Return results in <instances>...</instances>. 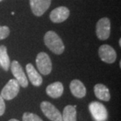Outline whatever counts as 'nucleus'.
Listing matches in <instances>:
<instances>
[{
    "label": "nucleus",
    "instance_id": "nucleus-1",
    "mask_svg": "<svg viewBox=\"0 0 121 121\" xmlns=\"http://www.w3.org/2000/svg\"><path fill=\"white\" fill-rule=\"evenodd\" d=\"M45 45L55 54H61L65 50V45L60 36L54 31H49L44 35Z\"/></svg>",
    "mask_w": 121,
    "mask_h": 121
},
{
    "label": "nucleus",
    "instance_id": "nucleus-2",
    "mask_svg": "<svg viewBox=\"0 0 121 121\" xmlns=\"http://www.w3.org/2000/svg\"><path fill=\"white\" fill-rule=\"evenodd\" d=\"M89 111L94 121H106L108 119L107 109L99 101H92L89 104Z\"/></svg>",
    "mask_w": 121,
    "mask_h": 121
},
{
    "label": "nucleus",
    "instance_id": "nucleus-3",
    "mask_svg": "<svg viewBox=\"0 0 121 121\" xmlns=\"http://www.w3.org/2000/svg\"><path fill=\"white\" fill-rule=\"evenodd\" d=\"M36 66L41 74L47 76L52 71V62L49 55L45 52L39 53L35 59Z\"/></svg>",
    "mask_w": 121,
    "mask_h": 121
},
{
    "label": "nucleus",
    "instance_id": "nucleus-4",
    "mask_svg": "<svg viewBox=\"0 0 121 121\" xmlns=\"http://www.w3.org/2000/svg\"><path fill=\"white\" fill-rule=\"evenodd\" d=\"M111 33V21L108 17H102L96 24V35L100 40H106Z\"/></svg>",
    "mask_w": 121,
    "mask_h": 121
},
{
    "label": "nucleus",
    "instance_id": "nucleus-5",
    "mask_svg": "<svg viewBox=\"0 0 121 121\" xmlns=\"http://www.w3.org/2000/svg\"><path fill=\"white\" fill-rule=\"evenodd\" d=\"M42 112L51 121H62V116L60 111L49 101H43L40 105Z\"/></svg>",
    "mask_w": 121,
    "mask_h": 121
},
{
    "label": "nucleus",
    "instance_id": "nucleus-6",
    "mask_svg": "<svg viewBox=\"0 0 121 121\" xmlns=\"http://www.w3.org/2000/svg\"><path fill=\"white\" fill-rule=\"evenodd\" d=\"M20 91V85L15 79H11L2 88L1 95L5 100H12L17 95Z\"/></svg>",
    "mask_w": 121,
    "mask_h": 121
},
{
    "label": "nucleus",
    "instance_id": "nucleus-7",
    "mask_svg": "<svg viewBox=\"0 0 121 121\" xmlns=\"http://www.w3.org/2000/svg\"><path fill=\"white\" fill-rule=\"evenodd\" d=\"M11 72L13 73V76L15 77V79L17 81L19 85L22 87L25 88L28 85V80L27 76H25L23 68L20 65L17 60H13L11 63Z\"/></svg>",
    "mask_w": 121,
    "mask_h": 121
},
{
    "label": "nucleus",
    "instance_id": "nucleus-8",
    "mask_svg": "<svg viewBox=\"0 0 121 121\" xmlns=\"http://www.w3.org/2000/svg\"><path fill=\"white\" fill-rule=\"evenodd\" d=\"M98 55L102 61L112 64L117 60V52L109 45H101L98 49Z\"/></svg>",
    "mask_w": 121,
    "mask_h": 121
},
{
    "label": "nucleus",
    "instance_id": "nucleus-9",
    "mask_svg": "<svg viewBox=\"0 0 121 121\" xmlns=\"http://www.w3.org/2000/svg\"><path fill=\"white\" fill-rule=\"evenodd\" d=\"M29 3L34 15L40 17L49 9L51 0H29Z\"/></svg>",
    "mask_w": 121,
    "mask_h": 121
},
{
    "label": "nucleus",
    "instance_id": "nucleus-10",
    "mask_svg": "<svg viewBox=\"0 0 121 121\" xmlns=\"http://www.w3.org/2000/svg\"><path fill=\"white\" fill-rule=\"evenodd\" d=\"M70 11L65 6H58L53 9L50 14V19L54 23H61L69 17Z\"/></svg>",
    "mask_w": 121,
    "mask_h": 121
},
{
    "label": "nucleus",
    "instance_id": "nucleus-11",
    "mask_svg": "<svg viewBox=\"0 0 121 121\" xmlns=\"http://www.w3.org/2000/svg\"><path fill=\"white\" fill-rule=\"evenodd\" d=\"M70 91L72 94L78 98H82L86 95V89L84 84L79 79H74L70 83Z\"/></svg>",
    "mask_w": 121,
    "mask_h": 121
},
{
    "label": "nucleus",
    "instance_id": "nucleus-12",
    "mask_svg": "<svg viewBox=\"0 0 121 121\" xmlns=\"http://www.w3.org/2000/svg\"><path fill=\"white\" fill-rule=\"evenodd\" d=\"M26 71L31 84L35 86H39L43 83V78L40 74L36 71L35 67L31 64H28L26 65Z\"/></svg>",
    "mask_w": 121,
    "mask_h": 121
},
{
    "label": "nucleus",
    "instance_id": "nucleus-13",
    "mask_svg": "<svg viewBox=\"0 0 121 121\" xmlns=\"http://www.w3.org/2000/svg\"><path fill=\"white\" fill-rule=\"evenodd\" d=\"M47 95L52 98H58L62 95L64 91V86L60 82H54L50 84L46 89Z\"/></svg>",
    "mask_w": 121,
    "mask_h": 121
},
{
    "label": "nucleus",
    "instance_id": "nucleus-14",
    "mask_svg": "<svg viewBox=\"0 0 121 121\" xmlns=\"http://www.w3.org/2000/svg\"><path fill=\"white\" fill-rule=\"evenodd\" d=\"M94 94H95V96L99 100L105 101H108L110 100L109 90L104 84L101 83L96 84L94 86Z\"/></svg>",
    "mask_w": 121,
    "mask_h": 121
},
{
    "label": "nucleus",
    "instance_id": "nucleus-15",
    "mask_svg": "<svg viewBox=\"0 0 121 121\" xmlns=\"http://www.w3.org/2000/svg\"><path fill=\"white\" fill-rule=\"evenodd\" d=\"M0 65L5 71H8L10 67V60L7 54V48L5 46H0Z\"/></svg>",
    "mask_w": 121,
    "mask_h": 121
},
{
    "label": "nucleus",
    "instance_id": "nucleus-16",
    "mask_svg": "<svg viewBox=\"0 0 121 121\" xmlns=\"http://www.w3.org/2000/svg\"><path fill=\"white\" fill-rule=\"evenodd\" d=\"M62 121H76V110L72 105L65 106L62 113Z\"/></svg>",
    "mask_w": 121,
    "mask_h": 121
},
{
    "label": "nucleus",
    "instance_id": "nucleus-17",
    "mask_svg": "<svg viewBox=\"0 0 121 121\" xmlns=\"http://www.w3.org/2000/svg\"><path fill=\"white\" fill-rule=\"evenodd\" d=\"M22 119L23 121H43L39 116L31 112H25L23 114Z\"/></svg>",
    "mask_w": 121,
    "mask_h": 121
},
{
    "label": "nucleus",
    "instance_id": "nucleus-18",
    "mask_svg": "<svg viewBox=\"0 0 121 121\" xmlns=\"http://www.w3.org/2000/svg\"><path fill=\"white\" fill-rule=\"evenodd\" d=\"M9 33H10V30L9 27L0 25V40L6 39L9 36Z\"/></svg>",
    "mask_w": 121,
    "mask_h": 121
},
{
    "label": "nucleus",
    "instance_id": "nucleus-19",
    "mask_svg": "<svg viewBox=\"0 0 121 121\" xmlns=\"http://www.w3.org/2000/svg\"><path fill=\"white\" fill-rule=\"evenodd\" d=\"M5 110H6V104H5L4 99L0 95V117L4 114Z\"/></svg>",
    "mask_w": 121,
    "mask_h": 121
},
{
    "label": "nucleus",
    "instance_id": "nucleus-20",
    "mask_svg": "<svg viewBox=\"0 0 121 121\" xmlns=\"http://www.w3.org/2000/svg\"><path fill=\"white\" fill-rule=\"evenodd\" d=\"M9 121H19V120H16V119H11V120H9Z\"/></svg>",
    "mask_w": 121,
    "mask_h": 121
},
{
    "label": "nucleus",
    "instance_id": "nucleus-21",
    "mask_svg": "<svg viewBox=\"0 0 121 121\" xmlns=\"http://www.w3.org/2000/svg\"><path fill=\"white\" fill-rule=\"evenodd\" d=\"M119 44H120V46H121V39H120V40H119Z\"/></svg>",
    "mask_w": 121,
    "mask_h": 121
},
{
    "label": "nucleus",
    "instance_id": "nucleus-22",
    "mask_svg": "<svg viewBox=\"0 0 121 121\" xmlns=\"http://www.w3.org/2000/svg\"><path fill=\"white\" fill-rule=\"evenodd\" d=\"M2 0H0V2H2Z\"/></svg>",
    "mask_w": 121,
    "mask_h": 121
}]
</instances>
